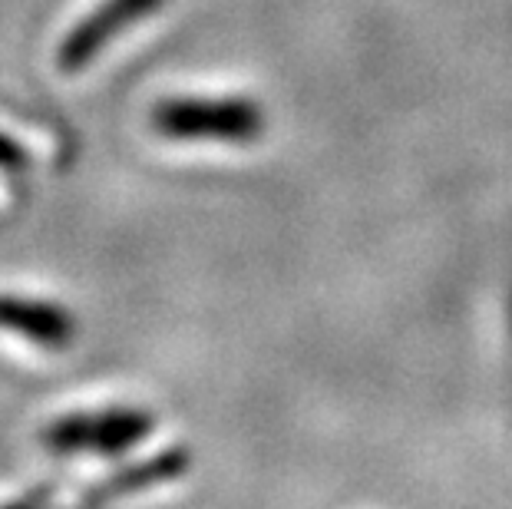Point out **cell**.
Returning a JSON list of instances; mask_svg holds the SVG:
<instances>
[{
    "label": "cell",
    "mask_w": 512,
    "mask_h": 509,
    "mask_svg": "<svg viewBox=\"0 0 512 509\" xmlns=\"http://www.w3.org/2000/svg\"><path fill=\"white\" fill-rule=\"evenodd\" d=\"M152 129L179 143L245 146L265 133V110L248 96H172L156 103Z\"/></svg>",
    "instance_id": "obj_1"
},
{
    "label": "cell",
    "mask_w": 512,
    "mask_h": 509,
    "mask_svg": "<svg viewBox=\"0 0 512 509\" xmlns=\"http://www.w3.org/2000/svg\"><path fill=\"white\" fill-rule=\"evenodd\" d=\"M156 430V417L139 407L63 414L43 427L40 440L57 453H126Z\"/></svg>",
    "instance_id": "obj_2"
},
{
    "label": "cell",
    "mask_w": 512,
    "mask_h": 509,
    "mask_svg": "<svg viewBox=\"0 0 512 509\" xmlns=\"http://www.w3.org/2000/svg\"><path fill=\"white\" fill-rule=\"evenodd\" d=\"M166 0H103L96 4L83 20H76L70 34L57 47V67L60 73H80L110 47V43L136 27L139 20L152 17Z\"/></svg>",
    "instance_id": "obj_3"
},
{
    "label": "cell",
    "mask_w": 512,
    "mask_h": 509,
    "mask_svg": "<svg viewBox=\"0 0 512 509\" xmlns=\"http://www.w3.org/2000/svg\"><path fill=\"white\" fill-rule=\"evenodd\" d=\"M189 470H192V450L189 447H166L146 460L126 463V467H119L116 473L103 476L100 483H93L90 490L80 496V506H103V503L123 500V496L146 493L152 486L182 480Z\"/></svg>",
    "instance_id": "obj_4"
},
{
    "label": "cell",
    "mask_w": 512,
    "mask_h": 509,
    "mask_svg": "<svg viewBox=\"0 0 512 509\" xmlns=\"http://www.w3.org/2000/svg\"><path fill=\"white\" fill-rule=\"evenodd\" d=\"M0 331L20 334L43 348H67L76 338V318L73 311L53 305V301L0 295Z\"/></svg>",
    "instance_id": "obj_5"
},
{
    "label": "cell",
    "mask_w": 512,
    "mask_h": 509,
    "mask_svg": "<svg viewBox=\"0 0 512 509\" xmlns=\"http://www.w3.org/2000/svg\"><path fill=\"white\" fill-rule=\"evenodd\" d=\"M30 162V153L17 143L14 136L0 133V172H24Z\"/></svg>",
    "instance_id": "obj_6"
}]
</instances>
